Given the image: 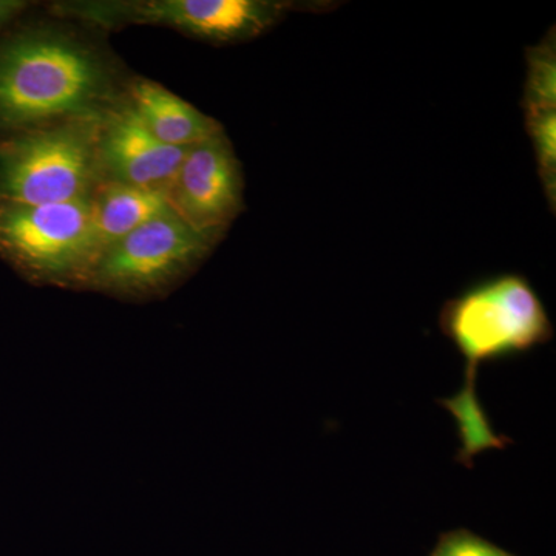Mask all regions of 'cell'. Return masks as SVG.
<instances>
[{"instance_id":"9c48e42d","label":"cell","mask_w":556,"mask_h":556,"mask_svg":"<svg viewBox=\"0 0 556 556\" xmlns=\"http://www.w3.org/2000/svg\"><path fill=\"white\" fill-rule=\"evenodd\" d=\"M126 94L150 134L172 148L188 149L225 131L218 121L204 115L155 80L130 79Z\"/></svg>"},{"instance_id":"5bb4252c","label":"cell","mask_w":556,"mask_h":556,"mask_svg":"<svg viewBox=\"0 0 556 556\" xmlns=\"http://www.w3.org/2000/svg\"><path fill=\"white\" fill-rule=\"evenodd\" d=\"M431 556H511L500 547L486 543L482 538L471 533L453 532L442 538L441 543Z\"/></svg>"},{"instance_id":"8fae6325","label":"cell","mask_w":556,"mask_h":556,"mask_svg":"<svg viewBox=\"0 0 556 556\" xmlns=\"http://www.w3.org/2000/svg\"><path fill=\"white\" fill-rule=\"evenodd\" d=\"M525 112L556 110V40L547 33L538 46L527 49Z\"/></svg>"},{"instance_id":"7a4b0ae2","label":"cell","mask_w":556,"mask_h":556,"mask_svg":"<svg viewBox=\"0 0 556 556\" xmlns=\"http://www.w3.org/2000/svg\"><path fill=\"white\" fill-rule=\"evenodd\" d=\"M100 255L93 195L42 206L0 201V258L25 280L86 289Z\"/></svg>"},{"instance_id":"6da1fadb","label":"cell","mask_w":556,"mask_h":556,"mask_svg":"<svg viewBox=\"0 0 556 556\" xmlns=\"http://www.w3.org/2000/svg\"><path fill=\"white\" fill-rule=\"evenodd\" d=\"M72 21L14 22L0 33V139L73 119H100L130 78Z\"/></svg>"},{"instance_id":"3957f363","label":"cell","mask_w":556,"mask_h":556,"mask_svg":"<svg viewBox=\"0 0 556 556\" xmlns=\"http://www.w3.org/2000/svg\"><path fill=\"white\" fill-rule=\"evenodd\" d=\"M102 118L64 121L0 139V201L42 206L93 195L102 185Z\"/></svg>"},{"instance_id":"8992f818","label":"cell","mask_w":556,"mask_h":556,"mask_svg":"<svg viewBox=\"0 0 556 556\" xmlns=\"http://www.w3.org/2000/svg\"><path fill=\"white\" fill-rule=\"evenodd\" d=\"M222 239L193 229L170 208L105 249L86 289L124 300L160 298L199 268Z\"/></svg>"},{"instance_id":"30bf717a","label":"cell","mask_w":556,"mask_h":556,"mask_svg":"<svg viewBox=\"0 0 556 556\" xmlns=\"http://www.w3.org/2000/svg\"><path fill=\"white\" fill-rule=\"evenodd\" d=\"M169 189L102 182L93 193V217L101 254L139 226L170 211Z\"/></svg>"},{"instance_id":"5b68a950","label":"cell","mask_w":556,"mask_h":556,"mask_svg":"<svg viewBox=\"0 0 556 556\" xmlns=\"http://www.w3.org/2000/svg\"><path fill=\"white\" fill-rule=\"evenodd\" d=\"M441 328L467 358V382L490 358L522 353L552 338L543 302L525 277L508 274L481 281L441 313Z\"/></svg>"},{"instance_id":"277c9868","label":"cell","mask_w":556,"mask_h":556,"mask_svg":"<svg viewBox=\"0 0 556 556\" xmlns=\"http://www.w3.org/2000/svg\"><path fill=\"white\" fill-rule=\"evenodd\" d=\"M300 7L285 0H72L49 10L100 31L153 25L211 43H237L257 38Z\"/></svg>"},{"instance_id":"52a82bcc","label":"cell","mask_w":556,"mask_h":556,"mask_svg":"<svg viewBox=\"0 0 556 556\" xmlns=\"http://www.w3.org/2000/svg\"><path fill=\"white\" fill-rule=\"evenodd\" d=\"M243 170L226 131L190 146L172 179L169 204L200 232L223 237L243 211Z\"/></svg>"},{"instance_id":"9a60e30c","label":"cell","mask_w":556,"mask_h":556,"mask_svg":"<svg viewBox=\"0 0 556 556\" xmlns=\"http://www.w3.org/2000/svg\"><path fill=\"white\" fill-rule=\"evenodd\" d=\"M31 2L27 0H0V33L5 31L14 22L20 21L22 14L30 9Z\"/></svg>"},{"instance_id":"ba28073f","label":"cell","mask_w":556,"mask_h":556,"mask_svg":"<svg viewBox=\"0 0 556 556\" xmlns=\"http://www.w3.org/2000/svg\"><path fill=\"white\" fill-rule=\"evenodd\" d=\"M188 149L172 148L153 137L126 94L101 119L98 160L102 182L169 189Z\"/></svg>"},{"instance_id":"7c38bea8","label":"cell","mask_w":556,"mask_h":556,"mask_svg":"<svg viewBox=\"0 0 556 556\" xmlns=\"http://www.w3.org/2000/svg\"><path fill=\"white\" fill-rule=\"evenodd\" d=\"M459 420L460 434H463V460L471 463V457L484 448L504 447L503 439L493 433L489 420L479 407L475 383H466V388L452 401L444 402Z\"/></svg>"},{"instance_id":"4fadbf2b","label":"cell","mask_w":556,"mask_h":556,"mask_svg":"<svg viewBox=\"0 0 556 556\" xmlns=\"http://www.w3.org/2000/svg\"><path fill=\"white\" fill-rule=\"evenodd\" d=\"M526 127L532 139L538 172L548 203L555 207L556 199V110L527 113Z\"/></svg>"}]
</instances>
